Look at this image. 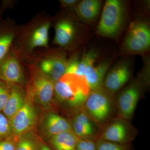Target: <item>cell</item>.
I'll list each match as a JSON object with an SVG mask.
<instances>
[{"mask_svg": "<svg viewBox=\"0 0 150 150\" xmlns=\"http://www.w3.org/2000/svg\"><path fill=\"white\" fill-rule=\"evenodd\" d=\"M145 85L140 79L135 80L118 94L115 100L118 118L128 121L132 119Z\"/></svg>", "mask_w": 150, "mask_h": 150, "instance_id": "5", "label": "cell"}, {"mask_svg": "<svg viewBox=\"0 0 150 150\" xmlns=\"http://www.w3.org/2000/svg\"><path fill=\"white\" fill-rule=\"evenodd\" d=\"M50 25V22L46 21L34 27L28 36V48L32 49L37 47L48 46Z\"/></svg>", "mask_w": 150, "mask_h": 150, "instance_id": "16", "label": "cell"}, {"mask_svg": "<svg viewBox=\"0 0 150 150\" xmlns=\"http://www.w3.org/2000/svg\"><path fill=\"white\" fill-rule=\"evenodd\" d=\"M76 150H97L96 140L79 139Z\"/></svg>", "mask_w": 150, "mask_h": 150, "instance_id": "25", "label": "cell"}, {"mask_svg": "<svg viewBox=\"0 0 150 150\" xmlns=\"http://www.w3.org/2000/svg\"><path fill=\"white\" fill-rule=\"evenodd\" d=\"M96 61L89 64L85 69V78L91 91L103 88V83L106 73L110 67L108 62H103L95 65Z\"/></svg>", "mask_w": 150, "mask_h": 150, "instance_id": "12", "label": "cell"}, {"mask_svg": "<svg viewBox=\"0 0 150 150\" xmlns=\"http://www.w3.org/2000/svg\"><path fill=\"white\" fill-rule=\"evenodd\" d=\"M2 12V8H1V7H0V21H1V13Z\"/></svg>", "mask_w": 150, "mask_h": 150, "instance_id": "29", "label": "cell"}, {"mask_svg": "<svg viewBox=\"0 0 150 150\" xmlns=\"http://www.w3.org/2000/svg\"><path fill=\"white\" fill-rule=\"evenodd\" d=\"M131 74V62L129 60H122L112 67L105 75L103 88L113 95L128 82Z\"/></svg>", "mask_w": 150, "mask_h": 150, "instance_id": "8", "label": "cell"}, {"mask_svg": "<svg viewBox=\"0 0 150 150\" xmlns=\"http://www.w3.org/2000/svg\"><path fill=\"white\" fill-rule=\"evenodd\" d=\"M150 29L149 24L144 20L139 19L129 25L122 48L128 54H141L149 49Z\"/></svg>", "mask_w": 150, "mask_h": 150, "instance_id": "4", "label": "cell"}, {"mask_svg": "<svg viewBox=\"0 0 150 150\" xmlns=\"http://www.w3.org/2000/svg\"><path fill=\"white\" fill-rule=\"evenodd\" d=\"M14 35L8 22L0 21V62L9 51Z\"/></svg>", "mask_w": 150, "mask_h": 150, "instance_id": "20", "label": "cell"}, {"mask_svg": "<svg viewBox=\"0 0 150 150\" xmlns=\"http://www.w3.org/2000/svg\"><path fill=\"white\" fill-rule=\"evenodd\" d=\"M91 91L84 76L74 74H65L54 83L57 101L76 112L82 109Z\"/></svg>", "mask_w": 150, "mask_h": 150, "instance_id": "1", "label": "cell"}, {"mask_svg": "<svg viewBox=\"0 0 150 150\" xmlns=\"http://www.w3.org/2000/svg\"><path fill=\"white\" fill-rule=\"evenodd\" d=\"M109 122L99 138L122 144H131L137 132L129 121L118 117Z\"/></svg>", "mask_w": 150, "mask_h": 150, "instance_id": "6", "label": "cell"}, {"mask_svg": "<svg viewBox=\"0 0 150 150\" xmlns=\"http://www.w3.org/2000/svg\"><path fill=\"white\" fill-rule=\"evenodd\" d=\"M54 43L62 47L71 44L76 35V28L74 23L68 19H62L56 23L55 27Z\"/></svg>", "mask_w": 150, "mask_h": 150, "instance_id": "13", "label": "cell"}, {"mask_svg": "<svg viewBox=\"0 0 150 150\" xmlns=\"http://www.w3.org/2000/svg\"><path fill=\"white\" fill-rule=\"evenodd\" d=\"M61 5L64 8L75 7L79 2L77 0H62L59 1Z\"/></svg>", "mask_w": 150, "mask_h": 150, "instance_id": "27", "label": "cell"}, {"mask_svg": "<svg viewBox=\"0 0 150 150\" xmlns=\"http://www.w3.org/2000/svg\"><path fill=\"white\" fill-rule=\"evenodd\" d=\"M79 139L72 130H71L51 137L50 142L55 150H76Z\"/></svg>", "mask_w": 150, "mask_h": 150, "instance_id": "19", "label": "cell"}, {"mask_svg": "<svg viewBox=\"0 0 150 150\" xmlns=\"http://www.w3.org/2000/svg\"><path fill=\"white\" fill-rule=\"evenodd\" d=\"M54 83L40 69H34L33 74L31 99L43 106L50 104L54 96Z\"/></svg>", "mask_w": 150, "mask_h": 150, "instance_id": "7", "label": "cell"}, {"mask_svg": "<svg viewBox=\"0 0 150 150\" xmlns=\"http://www.w3.org/2000/svg\"><path fill=\"white\" fill-rule=\"evenodd\" d=\"M97 56L96 52L91 50L83 54L81 59L73 58L67 63L66 74H72L83 76L86 67L91 62L96 61Z\"/></svg>", "mask_w": 150, "mask_h": 150, "instance_id": "18", "label": "cell"}, {"mask_svg": "<svg viewBox=\"0 0 150 150\" xmlns=\"http://www.w3.org/2000/svg\"><path fill=\"white\" fill-rule=\"evenodd\" d=\"M10 92V86L0 80V112H2Z\"/></svg>", "mask_w": 150, "mask_h": 150, "instance_id": "24", "label": "cell"}, {"mask_svg": "<svg viewBox=\"0 0 150 150\" xmlns=\"http://www.w3.org/2000/svg\"><path fill=\"white\" fill-rule=\"evenodd\" d=\"M67 63L64 55L54 54L40 62V70L55 83L66 74Z\"/></svg>", "mask_w": 150, "mask_h": 150, "instance_id": "11", "label": "cell"}, {"mask_svg": "<svg viewBox=\"0 0 150 150\" xmlns=\"http://www.w3.org/2000/svg\"><path fill=\"white\" fill-rule=\"evenodd\" d=\"M13 136L9 119L0 112V140Z\"/></svg>", "mask_w": 150, "mask_h": 150, "instance_id": "23", "label": "cell"}, {"mask_svg": "<svg viewBox=\"0 0 150 150\" xmlns=\"http://www.w3.org/2000/svg\"><path fill=\"white\" fill-rule=\"evenodd\" d=\"M41 142L30 132L18 137L15 150H40Z\"/></svg>", "mask_w": 150, "mask_h": 150, "instance_id": "21", "label": "cell"}, {"mask_svg": "<svg viewBox=\"0 0 150 150\" xmlns=\"http://www.w3.org/2000/svg\"><path fill=\"white\" fill-rule=\"evenodd\" d=\"M43 130L46 136L51 138L57 134L72 130L71 123L61 115L52 113L48 114L43 121Z\"/></svg>", "mask_w": 150, "mask_h": 150, "instance_id": "14", "label": "cell"}, {"mask_svg": "<svg viewBox=\"0 0 150 150\" xmlns=\"http://www.w3.org/2000/svg\"><path fill=\"white\" fill-rule=\"evenodd\" d=\"M126 15L125 2L121 0H107L103 9L97 32L105 37L117 36L123 28Z\"/></svg>", "mask_w": 150, "mask_h": 150, "instance_id": "3", "label": "cell"}, {"mask_svg": "<svg viewBox=\"0 0 150 150\" xmlns=\"http://www.w3.org/2000/svg\"><path fill=\"white\" fill-rule=\"evenodd\" d=\"M40 150H52L50 148L48 147L46 145L42 144Z\"/></svg>", "mask_w": 150, "mask_h": 150, "instance_id": "28", "label": "cell"}, {"mask_svg": "<svg viewBox=\"0 0 150 150\" xmlns=\"http://www.w3.org/2000/svg\"><path fill=\"white\" fill-rule=\"evenodd\" d=\"M101 6L100 1L83 0L79 2L75 6V12L81 20L85 22H91L97 18Z\"/></svg>", "mask_w": 150, "mask_h": 150, "instance_id": "15", "label": "cell"}, {"mask_svg": "<svg viewBox=\"0 0 150 150\" xmlns=\"http://www.w3.org/2000/svg\"><path fill=\"white\" fill-rule=\"evenodd\" d=\"M37 120V114L32 102L25 100L24 104L11 120L14 136L18 137L28 132L34 126Z\"/></svg>", "mask_w": 150, "mask_h": 150, "instance_id": "9", "label": "cell"}, {"mask_svg": "<svg viewBox=\"0 0 150 150\" xmlns=\"http://www.w3.org/2000/svg\"><path fill=\"white\" fill-rule=\"evenodd\" d=\"M116 108L113 95L104 88L91 91L83 109L98 126L110 122Z\"/></svg>", "mask_w": 150, "mask_h": 150, "instance_id": "2", "label": "cell"}, {"mask_svg": "<svg viewBox=\"0 0 150 150\" xmlns=\"http://www.w3.org/2000/svg\"><path fill=\"white\" fill-rule=\"evenodd\" d=\"M23 71L19 62L13 53H8L0 62V80L9 86L22 83Z\"/></svg>", "mask_w": 150, "mask_h": 150, "instance_id": "10", "label": "cell"}, {"mask_svg": "<svg viewBox=\"0 0 150 150\" xmlns=\"http://www.w3.org/2000/svg\"><path fill=\"white\" fill-rule=\"evenodd\" d=\"M18 137L13 136L0 140V150H15Z\"/></svg>", "mask_w": 150, "mask_h": 150, "instance_id": "26", "label": "cell"}, {"mask_svg": "<svg viewBox=\"0 0 150 150\" xmlns=\"http://www.w3.org/2000/svg\"><path fill=\"white\" fill-rule=\"evenodd\" d=\"M97 150H133L131 144H122L98 138L96 140Z\"/></svg>", "mask_w": 150, "mask_h": 150, "instance_id": "22", "label": "cell"}, {"mask_svg": "<svg viewBox=\"0 0 150 150\" xmlns=\"http://www.w3.org/2000/svg\"><path fill=\"white\" fill-rule=\"evenodd\" d=\"M25 100L24 94L21 89L10 86L9 96L2 112L11 120L22 107Z\"/></svg>", "mask_w": 150, "mask_h": 150, "instance_id": "17", "label": "cell"}]
</instances>
